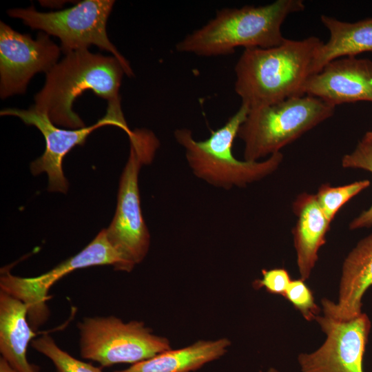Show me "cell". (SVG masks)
I'll list each match as a JSON object with an SVG mask.
<instances>
[{
  "instance_id": "obj_22",
  "label": "cell",
  "mask_w": 372,
  "mask_h": 372,
  "mask_svg": "<svg viewBox=\"0 0 372 372\" xmlns=\"http://www.w3.org/2000/svg\"><path fill=\"white\" fill-rule=\"evenodd\" d=\"M298 310L307 321L315 320L320 309L311 290L302 279L291 280L283 296Z\"/></svg>"
},
{
  "instance_id": "obj_8",
  "label": "cell",
  "mask_w": 372,
  "mask_h": 372,
  "mask_svg": "<svg viewBox=\"0 0 372 372\" xmlns=\"http://www.w3.org/2000/svg\"><path fill=\"white\" fill-rule=\"evenodd\" d=\"M80 355L102 366L134 364L171 349L169 340L141 321L114 316L85 317L77 323Z\"/></svg>"
},
{
  "instance_id": "obj_3",
  "label": "cell",
  "mask_w": 372,
  "mask_h": 372,
  "mask_svg": "<svg viewBox=\"0 0 372 372\" xmlns=\"http://www.w3.org/2000/svg\"><path fill=\"white\" fill-rule=\"evenodd\" d=\"M304 8L302 0H277L262 6L223 8L207 23L178 42L176 50L212 56L232 54L238 47H275L286 39L281 27L287 17Z\"/></svg>"
},
{
  "instance_id": "obj_9",
  "label": "cell",
  "mask_w": 372,
  "mask_h": 372,
  "mask_svg": "<svg viewBox=\"0 0 372 372\" xmlns=\"http://www.w3.org/2000/svg\"><path fill=\"white\" fill-rule=\"evenodd\" d=\"M97 265H111L116 270L130 271L126 262L108 241L105 229L80 252L40 276L24 278L12 275L8 269H1L0 290L27 305L28 320L35 331L49 318L47 302L52 286L73 271Z\"/></svg>"
},
{
  "instance_id": "obj_15",
  "label": "cell",
  "mask_w": 372,
  "mask_h": 372,
  "mask_svg": "<svg viewBox=\"0 0 372 372\" xmlns=\"http://www.w3.org/2000/svg\"><path fill=\"white\" fill-rule=\"evenodd\" d=\"M297 220L292 229L296 263L300 279L308 280L318 259V251L326 242L331 222L320 208L316 195L302 193L292 203Z\"/></svg>"
},
{
  "instance_id": "obj_7",
  "label": "cell",
  "mask_w": 372,
  "mask_h": 372,
  "mask_svg": "<svg viewBox=\"0 0 372 372\" xmlns=\"http://www.w3.org/2000/svg\"><path fill=\"white\" fill-rule=\"evenodd\" d=\"M114 1L85 0L64 10L41 12L33 6L28 8H13L8 10L10 17L20 19L33 30H39L58 37L61 50L65 54L87 49L95 45L109 51L121 63L127 76H134L126 59L110 41L106 25Z\"/></svg>"
},
{
  "instance_id": "obj_21",
  "label": "cell",
  "mask_w": 372,
  "mask_h": 372,
  "mask_svg": "<svg viewBox=\"0 0 372 372\" xmlns=\"http://www.w3.org/2000/svg\"><path fill=\"white\" fill-rule=\"evenodd\" d=\"M344 168L361 169L372 174V142L361 140L355 148L341 160ZM372 226V205L349 223V229L355 230Z\"/></svg>"
},
{
  "instance_id": "obj_2",
  "label": "cell",
  "mask_w": 372,
  "mask_h": 372,
  "mask_svg": "<svg viewBox=\"0 0 372 372\" xmlns=\"http://www.w3.org/2000/svg\"><path fill=\"white\" fill-rule=\"evenodd\" d=\"M124 74L123 65L114 56L94 54L87 49L71 52L46 73L44 86L35 95L32 107L56 125L85 127L72 110L75 99L90 90L108 103L121 101L119 88Z\"/></svg>"
},
{
  "instance_id": "obj_11",
  "label": "cell",
  "mask_w": 372,
  "mask_h": 372,
  "mask_svg": "<svg viewBox=\"0 0 372 372\" xmlns=\"http://www.w3.org/2000/svg\"><path fill=\"white\" fill-rule=\"evenodd\" d=\"M326 334L324 343L311 353H301L297 360L301 372H364L363 360L371 328L365 313L348 321L326 315L315 320Z\"/></svg>"
},
{
  "instance_id": "obj_26",
  "label": "cell",
  "mask_w": 372,
  "mask_h": 372,
  "mask_svg": "<svg viewBox=\"0 0 372 372\" xmlns=\"http://www.w3.org/2000/svg\"><path fill=\"white\" fill-rule=\"evenodd\" d=\"M266 372H281L275 367H269Z\"/></svg>"
},
{
  "instance_id": "obj_20",
  "label": "cell",
  "mask_w": 372,
  "mask_h": 372,
  "mask_svg": "<svg viewBox=\"0 0 372 372\" xmlns=\"http://www.w3.org/2000/svg\"><path fill=\"white\" fill-rule=\"evenodd\" d=\"M30 344L52 361L56 372H103L101 368L78 360L61 349L48 335L34 339Z\"/></svg>"
},
{
  "instance_id": "obj_24",
  "label": "cell",
  "mask_w": 372,
  "mask_h": 372,
  "mask_svg": "<svg viewBox=\"0 0 372 372\" xmlns=\"http://www.w3.org/2000/svg\"><path fill=\"white\" fill-rule=\"evenodd\" d=\"M0 372H19L12 367L3 358H0Z\"/></svg>"
},
{
  "instance_id": "obj_10",
  "label": "cell",
  "mask_w": 372,
  "mask_h": 372,
  "mask_svg": "<svg viewBox=\"0 0 372 372\" xmlns=\"http://www.w3.org/2000/svg\"><path fill=\"white\" fill-rule=\"evenodd\" d=\"M0 114L1 116L19 117L26 125L37 127L43 135L45 151L31 163L30 168L34 176L47 173L49 192H67L68 182L63 172V158L76 145H83L89 134L96 129L113 125L120 127L127 134L131 132L121 110V101L108 103L105 115L94 125L76 130L57 127L46 115L37 112L32 107L28 110L6 108Z\"/></svg>"
},
{
  "instance_id": "obj_23",
  "label": "cell",
  "mask_w": 372,
  "mask_h": 372,
  "mask_svg": "<svg viewBox=\"0 0 372 372\" xmlns=\"http://www.w3.org/2000/svg\"><path fill=\"white\" fill-rule=\"evenodd\" d=\"M261 273L262 278L254 280L253 287L256 289L264 288L268 293L284 296L291 281L288 271L283 268H274L263 269Z\"/></svg>"
},
{
  "instance_id": "obj_19",
  "label": "cell",
  "mask_w": 372,
  "mask_h": 372,
  "mask_svg": "<svg viewBox=\"0 0 372 372\" xmlns=\"http://www.w3.org/2000/svg\"><path fill=\"white\" fill-rule=\"evenodd\" d=\"M370 181L362 180L342 186L321 185L315 194L327 218L331 223L339 209L349 200L370 186Z\"/></svg>"
},
{
  "instance_id": "obj_5",
  "label": "cell",
  "mask_w": 372,
  "mask_h": 372,
  "mask_svg": "<svg viewBox=\"0 0 372 372\" xmlns=\"http://www.w3.org/2000/svg\"><path fill=\"white\" fill-rule=\"evenodd\" d=\"M335 107L305 94L249 109L237 136L244 143V160L259 161L280 152L331 117Z\"/></svg>"
},
{
  "instance_id": "obj_25",
  "label": "cell",
  "mask_w": 372,
  "mask_h": 372,
  "mask_svg": "<svg viewBox=\"0 0 372 372\" xmlns=\"http://www.w3.org/2000/svg\"><path fill=\"white\" fill-rule=\"evenodd\" d=\"M362 140L364 141L372 142V130L366 132Z\"/></svg>"
},
{
  "instance_id": "obj_12",
  "label": "cell",
  "mask_w": 372,
  "mask_h": 372,
  "mask_svg": "<svg viewBox=\"0 0 372 372\" xmlns=\"http://www.w3.org/2000/svg\"><path fill=\"white\" fill-rule=\"evenodd\" d=\"M61 48L43 32L37 39L0 22V96L6 99L25 92L32 77L49 72L59 59Z\"/></svg>"
},
{
  "instance_id": "obj_4",
  "label": "cell",
  "mask_w": 372,
  "mask_h": 372,
  "mask_svg": "<svg viewBox=\"0 0 372 372\" xmlns=\"http://www.w3.org/2000/svg\"><path fill=\"white\" fill-rule=\"evenodd\" d=\"M249 108L242 104L223 126L204 141H196L187 128L174 131L176 142L184 149L193 174L207 183L230 189L258 182L273 174L283 160L280 152L259 161H240L233 154L232 145Z\"/></svg>"
},
{
  "instance_id": "obj_14",
  "label": "cell",
  "mask_w": 372,
  "mask_h": 372,
  "mask_svg": "<svg viewBox=\"0 0 372 372\" xmlns=\"http://www.w3.org/2000/svg\"><path fill=\"white\" fill-rule=\"evenodd\" d=\"M372 285V234L360 240L345 258L339 284L338 300L322 298L324 315L348 321L362 312V299Z\"/></svg>"
},
{
  "instance_id": "obj_13",
  "label": "cell",
  "mask_w": 372,
  "mask_h": 372,
  "mask_svg": "<svg viewBox=\"0 0 372 372\" xmlns=\"http://www.w3.org/2000/svg\"><path fill=\"white\" fill-rule=\"evenodd\" d=\"M305 94L336 106L372 102V61L355 56L335 59L309 79Z\"/></svg>"
},
{
  "instance_id": "obj_17",
  "label": "cell",
  "mask_w": 372,
  "mask_h": 372,
  "mask_svg": "<svg viewBox=\"0 0 372 372\" xmlns=\"http://www.w3.org/2000/svg\"><path fill=\"white\" fill-rule=\"evenodd\" d=\"M231 341L227 338L198 340L178 349H169L156 355L114 372H193L223 357Z\"/></svg>"
},
{
  "instance_id": "obj_18",
  "label": "cell",
  "mask_w": 372,
  "mask_h": 372,
  "mask_svg": "<svg viewBox=\"0 0 372 372\" xmlns=\"http://www.w3.org/2000/svg\"><path fill=\"white\" fill-rule=\"evenodd\" d=\"M320 20L329 32V39L317 52L314 74L335 59L372 52V17L349 23L322 14Z\"/></svg>"
},
{
  "instance_id": "obj_1",
  "label": "cell",
  "mask_w": 372,
  "mask_h": 372,
  "mask_svg": "<svg viewBox=\"0 0 372 372\" xmlns=\"http://www.w3.org/2000/svg\"><path fill=\"white\" fill-rule=\"evenodd\" d=\"M324 41L316 37L286 39L269 48H245L234 68L235 92L249 109L305 95Z\"/></svg>"
},
{
  "instance_id": "obj_16",
  "label": "cell",
  "mask_w": 372,
  "mask_h": 372,
  "mask_svg": "<svg viewBox=\"0 0 372 372\" xmlns=\"http://www.w3.org/2000/svg\"><path fill=\"white\" fill-rule=\"evenodd\" d=\"M37 336L28 320V307L21 300L0 290V353L19 372H40L27 359V349Z\"/></svg>"
},
{
  "instance_id": "obj_6",
  "label": "cell",
  "mask_w": 372,
  "mask_h": 372,
  "mask_svg": "<svg viewBox=\"0 0 372 372\" xmlns=\"http://www.w3.org/2000/svg\"><path fill=\"white\" fill-rule=\"evenodd\" d=\"M130 156L121 174L115 214L105 229L107 238L126 262L130 271L147 254L150 235L143 219L138 189L143 165L152 162L159 141L145 129L131 130Z\"/></svg>"
}]
</instances>
